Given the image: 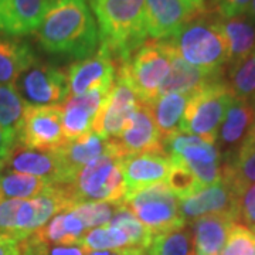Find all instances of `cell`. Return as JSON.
Masks as SVG:
<instances>
[{
    "instance_id": "cell-1",
    "label": "cell",
    "mask_w": 255,
    "mask_h": 255,
    "mask_svg": "<svg viewBox=\"0 0 255 255\" xmlns=\"http://www.w3.org/2000/svg\"><path fill=\"white\" fill-rule=\"evenodd\" d=\"M36 36L47 53L78 60L95 54L100 43L97 21L87 0H53Z\"/></svg>"
},
{
    "instance_id": "cell-2",
    "label": "cell",
    "mask_w": 255,
    "mask_h": 255,
    "mask_svg": "<svg viewBox=\"0 0 255 255\" xmlns=\"http://www.w3.org/2000/svg\"><path fill=\"white\" fill-rule=\"evenodd\" d=\"M98 23L100 48L105 50L117 70L145 44V0H90Z\"/></svg>"
},
{
    "instance_id": "cell-3",
    "label": "cell",
    "mask_w": 255,
    "mask_h": 255,
    "mask_svg": "<svg viewBox=\"0 0 255 255\" xmlns=\"http://www.w3.org/2000/svg\"><path fill=\"white\" fill-rule=\"evenodd\" d=\"M176 54L193 67L204 71H223L228 64V46L220 17L199 16L167 38Z\"/></svg>"
},
{
    "instance_id": "cell-4",
    "label": "cell",
    "mask_w": 255,
    "mask_h": 255,
    "mask_svg": "<svg viewBox=\"0 0 255 255\" xmlns=\"http://www.w3.org/2000/svg\"><path fill=\"white\" fill-rule=\"evenodd\" d=\"M63 186L70 193L74 206L98 201L124 204L127 196L121 159L112 152L85 164L73 182Z\"/></svg>"
},
{
    "instance_id": "cell-5",
    "label": "cell",
    "mask_w": 255,
    "mask_h": 255,
    "mask_svg": "<svg viewBox=\"0 0 255 255\" xmlns=\"http://www.w3.org/2000/svg\"><path fill=\"white\" fill-rule=\"evenodd\" d=\"M234 95L224 78L210 82L190 95L180 125V132L201 137L203 140L217 142L219 130Z\"/></svg>"
},
{
    "instance_id": "cell-6",
    "label": "cell",
    "mask_w": 255,
    "mask_h": 255,
    "mask_svg": "<svg viewBox=\"0 0 255 255\" xmlns=\"http://www.w3.org/2000/svg\"><path fill=\"white\" fill-rule=\"evenodd\" d=\"M173 46L169 40L146 43L122 64L117 73L122 74L143 104H150L159 97V88L170 70L173 60Z\"/></svg>"
},
{
    "instance_id": "cell-7",
    "label": "cell",
    "mask_w": 255,
    "mask_h": 255,
    "mask_svg": "<svg viewBox=\"0 0 255 255\" xmlns=\"http://www.w3.org/2000/svg\"><path fill=\"white\" fill-rule=\"evenodd\" d=\"M124 204H127L153 236L186 226L179 210L177 197L166 183H159L129 194Z\"/></svg>"
},
{
    "instance_id": "cell-8",
    "label": "cell",
    "mask_w": 255,
    "mask_h": 255,
    "mask_svg": "<svg viewBox=\"0 0 255 255\" xmlns=\"http://www.w3.org/2000/svg\"><path fill=\"white\" fill-rule=\"evenodd\" d=\"M13 87L30 107H61L70 94L67 74L38 60L18 75Z\"/></svg>"
},
{
    "instance_id": "cell-9",
    "label": "cell",
    "mask_w": 255,
    "mask_h": 255,
    "mask_svg": "<svg viewBox=\"0 0 255 255\" xmlns=\"http://www.w3.org/2000/svg\"><path fill=\"white\" fill-rule=\"evenodd\" d=\"M143 104L122 74L117 73L115 84L94 121L92 132L105 139L118 137L136 108Z\"/></svg>"
},
{
    "instance_id": "cell-10",
    "label": "cell",
    "mask_w": 255,
    "mask_h": 255,
    "mask_svg": "<svg viewBox=\"0 0 255 255\" xmlns=\"http://www.w3.org/2000/svg\"><path fill=\"white\" fill-rule=\"evenodd\" d=\"M112 152L119 159L139 153H163L162 136L147 104H140L118 137L110 139ZM164 155V153H163Z\"/></svg>"
},
{
    "instance_id": "cell-11",
    "label": "cell",
    "mask_w": 255,
    "mask_h": 255,
    "mask_svg": "<svg viewBox=\"0 0 255 255\" xmlns=\"http://www.w3.org/2000/svg\"><path fill=\"white\" fill-rule=\"evenodd\" d=\"M61 107H26L17 143L40 150H54L63 146Z\"/></svg>"
},
{
    "instance_id": "cell-12",
    "label": "cell",
    "mask_w": 255,
    "mask_h": 255,
    "mask_svg": "<svg viewBox=\"0 0 255 255\" xmlns=\"http://www.w3.org/2000/svg\"><path fill=\"white\" fill-rule=\"evenodd\" d=\"M241 194L227 180L204 187L179 203V210L184 221H194L209 214H227L240 223Z\"/></svg>"
},
{
    "instance_id": "cell-13",
    "label": "cell",
    "mask_w": 255,
    "mask_h": 255,
    "mask_svg": "<svg viewBox=\"0 0 255 255\" xmlns=\"http://www.w3.org/2000/svg\"><path fill=\"white\" fill-rule=\"evenodd\" d=\"M65 74L73 95L91 91L110 92L117 78V64L105 50L100 48L97 54L71 64Z\"/></svg>"
},
{
    "instance_id": "cell-14",
    "label": "cell",
    "mask_w": 255,
    "mask_h": 255,
    "mask_svg": "<svg viewBox=\"0 0 255 255\" xmlns=\"http://www.w3.org/2000/svg\"><path fill=\"white\" fill-rule=\"evenodd\" d=\"M146 31L155 40H167L193 18L203 16L189 0H145Z\"/></svg>"
},
{
    "instance_id": "cell-15",
    "label": "cell",
    "mask_w": 255,
    "mask_h": 255,
    "mask_svg": "<svg viewBox=\"0 0 255 255\" xmlns=\"http://www.w3.org/2000/svg\"><path fill=\"white\" fill-rule=\"evenodd\" d=\"M110 92L91 91L84 95H73L64 102L61 125L67 142L92 133L94 121L105 105Z\"/></svg>"
},
{
    "instance_id": "cell-16",
    "label": "cell",
    "mask_w": 255,
    "mask_h": 255,
    "mask_svg": "<svg viewBox=\"0 0 255 255\" xmlns=\"http://www.w3.org/2000/svg\"><path fill=\"white\" fill-rule=\"evenodd\" d=\"M121 167L127 186V196H129L166 182L172 169V159L163 153H139L122 157Z\"/></svg>"
},
{
    "instance_id": "cell-17",
    "label": "cell",
    "mask_w": 255,
    "mask_h": 255,
    "mask_svg": "<svg viewBox=\"0 0 255 255\" xmlns=\"http://www.w3.org/2000/svg\"><path fill=\"white\" fill-rule=\"evenodd\" d=\"M111 152L112 147H111L110 139L101 137L94 132L71 142H65L63 146L55 149L63 172V182L60 184L71 183L85 164Z\"/></svg>"
},
{
    "instance_id": "cell-18",
    "label": "cell",
    "mask_w": 255,
    "mask_h": 255,
    "mask_svg": "<svg viewBox=\"0 0 255 255\" xmlns=\"http://www.w3.org/2000/svg\"><path fill=\"white\" fill-rule=\"evenodd\" d=\"M4 169L16 173L41 177L48 184H60L63 182L61 164L57 157L55 149L40 150L16 143Z\"/></svg>"
},
{
    "instance_id": "cell-19",
    "label": "cell",
    "mask_w": 255,
    "mask_h": 255,
    "mask_svg": "<svg viewBox=\"0 0 255 255\" xmlns=\"http://www.w3.org/2000/svg\"><path fill=\"white\" fill-rule=\"evenodd\" d=\"M220 78H224L223 71H214V73L204 71L187 64L179 55L174 54L170 64V70L159 88V97L166 94L193 95L207 84Z\"/></svg>"
},
{
    "instance_id": "cell-20",
    "label": "cell",
    "mask_w": 255,
    "mask_h": 255,
    "mask_svg": "<svg viewBox=\"0 0 255 255\" xmlns=\"http://www.w3.org/2000/svg\"><path fill=\"white\" fill-rule=\"evenodd\" d=\"M53 0H6L4 31L9 36H24L36 31Z\"/></svg>"
},
{
    "instance_id": "cell-21",
    "label": "cell",
    "mask_w": 255,
    "mask_h": 255,
    "mask_svg": "<svg viewBox=\"0 0 255 255\" xmlns=\"http://www.w3.org/2000/svg\"><path fill=\"white\" fill-rule=\"evenodd\" d=\"M237 221L227 214H209L193 223L194 251L207 255H219L226 244L228 233Z\"/></svg>"
},
{
    "instance_id": "cell-22",
    "label": "cell",
    "mask_w": 255,
    "mask_h": 255,
    "mask_svg": "<svg viewBox=\"0 0 255 255\" xmlns=\"http://www.w3.org/2000/svg\"><path fill=\"white\" fill-rule=\"evenodd\" d=\"M254 104L250 101L234 98L230 104L217 137L220 139V145L227 150V155L230 157L233 156L234 147L237 145L241 146L244 137L247 136L254 121Z\"/></svg>"
},
{
    "instance_id": "cell-23",
    "label": "cell",
    "mask_w": 255,
    "mask_h": 255,
    "mask_svg": "<svg viewBox=\"0 0 255 255\" xmlns=\"http://www.w3.org/2000/svg\"><path fill=\"white\" fill-rule=\"evenodd\" d=\"M37 60L26 41L0 36V85H13L18 75Z\"/></svg>"
},
{
    "instance_id": "cell-24",
    "label": "cell",
    "mask_w": 255,
    "mask_h": 255,
    "mask_svg": "<svg viewBox=\"0 0 255 255\" xmlns=\"http://www.w3.org/2000/svg\"><path fill=\"white\" fill-rule=\"evenodd\" d=\"M221 28L228 46V64L241 61L255 50V23L247 14L221 20Z\"/></svg>"
},
{
    "instance_id": "cell-25",
    "label": "cell",
    "mask_w": 255,
    "mask_h": 255,
    "mask_svg": "<svg viewBox=\"0 0 255 255\" xmlns=\"http://www.w3.org/2000/svg\"><path fill=\"white\" fill-rule=\"evenodd\" d=\"M190 95L184 94H166L147 104L162 139L180 132V125Z\"/></svg>"
},
{
    "instance_id": "cell-26",
    "label": "cell",
    "mask_w": 255,
    "mask_h": 255,
    "mask_svg": "<svg viewBox=\"0 0 255 255\" xmlns=\"http://www.w3.org/2000/svg\"><path fill=\"white\" fill-rule=\"evenodd\" d=\"M26 107L13 85H0V128L13 143H17Z\"/></svg>"
},
{
    "instance_id": "cell-27",
    "label": "cell",
    "mask_w": 255,
    "mask_h": 255,
    "mask_svg": "<svg viewBox=\"0 0 255 255\" xmlns=\"http://www.w3.org/2000/svg\"><path fill=\"white\" fill-rule=\"evenodd\" d=\"M147 255H194L193 234L186 226L153 236Z\"/></svg>"
},
{
    "instance_id": "cell-28",
    "label": "cell",
    "mask_w": 255,
    "mask_h": 255,
    "mask_svg": "<svg viewBox=\"0 0 255 255\" xmlns=\"http://www.w3.org/2000/svg\"><path fill=\"white\" fill-rule=\"evenodd\" d=\"M7 173L1 174L0 190L4 199H34L48 189V183L37 176L16 173L6 170Z\"/></svg>"
},
{
    "instance_id": "cell-29",
    "label": "cell",
    "mask_w": 255,
    "mask_h": 255,
    "mask_svg": "<svg viewBox=\"0 0 255 255\" xmlns=\"http://www.w3.org/2000/svg\"><path fill=\"white\" fill-rule=\"evenodd\" d=\"M108 226L122 230L127 234L130 247L133 248L147 250L153 240V234L135 217V214L130 211L127 204L117 206Z\"/></svg>"
},
{
    "instance_id": "cell-30",
    "label": "cell",
    "mask_w": 255,
    "mask_h": 255,
    "mask_svg": "<svg viewBox=\"0 0 255 255\" xmlns=\"http://www.w3.org/2000/svg\"><path fill=\"white\" fill-rule=\"evenodd\" d=\"M230 90L234 98L255 101V50L241 61L230 65Z\"/></svg>"
},
{
    "instance_id": "cell-31",
    "label": "cell",
    "mask_w": 255,
    "mask_h": 255,
    "mask_svg": "<svg viewBox=\"0 0 255 255\" xmlns=\"http://www.w3.org/2000/svg\"><path fill=\"white\" fill-rule=\"evenodd\" d=\"M78 246L90 254L94 251H104V250H121L130 247L127 234L119 228L105 226L92 230L82 236Z\"/></svg>"
},
{
    "instance_id": "cell-32",
    "label": "cell",
    "mask_w": 255,
    "mask_h": 255,
    "mask_svg": "<svg viewBox=\"0 0 255 255\" xmlns=\"http://www.w3.org/2000/svg\"><path fill=\"white\" fill-rule=\"evenodd\" d=\"M166 182L169 189L173 191V194L179 200L190 197L194 193L204 189L197 177L191 173L190 169L179 160H172V169Z\"/></svg>"
},
{
    "instance_id": "cell-33",
    "label": "cell",
    "mask_w": 255,
    "mask_h": 255,
    "mask_svg": "<svg viewBox=\"0 0 255 255\" xmlns=\"http://www.w3.org/2000/svg\"><path fill=\"white\" fill-rule=\"evenodd\" d=\"M118 204L98 201V203H80L71 211L81 220L85 230L92 227H105L110 224Z\"/></svg>"
},
{
    "instance_id": "cell-34",
    "label": "cell",
    "mask_w": 255,
    "mask_h": 255,
    "mask_svg": "<svg viewBox=\"0 0 255 255\" xmlns=\"http://www.w3.org/2000/svg\"><path fill=\"white\" fill-rule=\"evenodd\" d=\"M254 250V233L244 224L236 223L230 230L227 241L219 255H253Z\"/></svg>"
},
{
    "instance_id": "cell-35",
    "label": "cell",
    "mask_w": 255,
    "mask_h": 255,
    "mask_svg": "<svg viewBox=\"0 0 255 255\" xmlns=\"http://www.w3.org/2000/svg\"><path fill=\"white\" fill-rule=\"evenodd\" d=\"M23 200L4 199L0 201V236H10L14 238L17 210Z\"/></svg>"
},
{
    "instance_id": "cell-36",
    "label": "cell",
    "mask_w": 255,
    "mask_h": 255,
    "mask_svg": "<svg viewBox=\"0 0 255 255\" xmlns=\"http://www.w3.org/2000/svg\"><path fill=\"white\" fill-rule=\"evenodd\" d=\"M251 1L253 0H219V3L216 4L217 16L221 20H227L246 14Z\"/></svg>"
},
{
    "instance_id": "cell-37",
    "label": "cell",
    "mask_w": 255,
    "mask_h": 255,
    "mask_svg": "<svg viewBox=\"0 0 255 255\" xmlns=\"http://www.w3.org/2000/svg\"><path fill=\"white\" fill-rule=\"evenodd\" d=\"M20 255H46L47 244L37 240L33 234L18 243Z\"/></svg>"
},
{
    "instance_id": "cell-38",
    "label": "cell",
    "mask_w": 255,
    "mask_h": 255,
    "mask_svg": "<svg viewBox=\"0 0 255 255\" xmlns=\"http://www.w3.org/2000/svg\"><path fill=\"white\" fill-rule=\"evenodd\" d=\"M46 255H87L80 246H47Z\"/></svg>"
},
{
    "instance_id": "cell-39",
    "label": "cell",
    "mask_w": 255,
    "mask_h": 255,
    "mask_svg": "<svg viewBox=\"0 0 255 255\" xmlns=\"http://www.w3.org/2000/svg\"><path fill=\"white\" fill-rule=\"evenodd\" d=\"M14 145H16V143H13L9 137L4 135V132H3L1 128H0V166H1V167H4L6 163H7L10 153H11Z\"/></svg>"
},
{
    "instance_id": "cell-40",
    "label": "cell",
    "mask_w": 255,
    "mask_h": 255,
    "mask_svg": "<svg viewBox=\"0 0 255 255\" xmlns=\"http://www.w3.org/2000/svg\"><path fill=\"white\" fill-rule=\"evenodd\" d=\"M0 255H20L17 240L10 236H0Z\"/></svg>"
},
{
    "instance_id": "cell-41",
    "label": "cell",
    "mask_w": 255,
    "mask_h": 255,
    "mask_svg": "<svg viewBox=\"0 0 255 255\" xmlns=\"http://www.w3.org/2000/svg\"><path fill=\"white\" fill-rule=\"evenodd\" d=\"M253 104H254V111H255V101L253 102ZM254 149H255V112H254V121H253V124H251V128H250V130H248L247 136L244 137V140H243V143H241V146H240V149H238L236 155H238V153H246V152L254 150Z\"/></svg>"
},
{
    "instance_id": "cell-42",
    "label": "cell",
    "mask_w": 255,
    "mask_h": 255,
    "mask_svg": "<svg viewBox=\"0 0 255 255\" xmlns=\"http://www.w3.org/2000/svg\"><path fill=\"white\" fill-rule=\"evenodd\" d=\"M136 251V248L133 247H128V248H121L115 251H94L88 255H133Z\"/></svg>"
},
{
    "instance_id": "cell-43",
    "label": "cell",
    "mask_w": 255,
    "mask_h": 255,
    "mask_svg": "<svg viewBox=\"0 0 255 255\" xmlns=\"http://www.w3.org/2000/svg\"><path fill=\"white\" fill-rule=\"evenodd\" d=\"M4 18H6V0H0V31H4Z\"/></svg>"
},
{
    "instance_id": "cell-44",
    "label": "cell",
    "mask_w": 255,
    "mask_h": 255,
    "mask_svg": "<svg viewBox=\"0 0 255 255\" xmlns=\"http://www.w3.org/2000/svg\"><path fill=\"white\" fill-rule=\"evenodd\" d=\"M189 1L200 14H206V1L204 0H189Z\"/></svg>"
},
{
    "instance_id": "cell-45",
    "label": "cell",
    "mask_w": 255,
    "mask_h": 255,
    "mask_svg": "<svg viewBox=\"0 0 255 255\" xmlns=\"http://www.w3.org/2000/svg\"><path fill=\"white\" fill-rule=\"evenodd\" d=\"M246 14L255 23V0H253V1H251V4L248 6V9H247Z\"/></svg>"
},
{
    "instance_id": "cell-46",
    "label": "cell",
    "mask_w": 255,
    "mask_h": 255,
    "mask_svg": "<svg viewBox=\"0 0 255 255\" xmlns=\"http://www.w3.org/2000/svg\"><path fill=\"white\" fill-rule=\"evenodd\" d=\"M133 255H147V253H146V250H143V248H136V251H135Z\"/></svg>"
},
{
    "instance_id": "cell-47",
    "label": "cell",
    "mask_w": 255,
    "mask_h": 255,
    "mask_svg": "<svg viewBox=\"0 0 255 255\" xmlns=\"http://www.w3.org/2000/svg\"><path fill=\"white\" fill-rule=\"evenodd\" d=\"M3 169H4V167L0 166V180H1V170H3ZM1 200H3V197H1V190H0V201Z\"/></svg>"
},
{
    "instance_id": "cell-48",
    "label": "cell",
    "mask_w": 255,
    "mask_h": 255,
    "mask_svg": "<svg viewBox=\"0 0 255 255\" xmlns=\"http://www.w3.org/2000/svg\"><path fill=\"white\" fill-rule=\"evenodd\" d=\"M211 3H213V4H214V6H216V4H217V3H219V0H211Z\"/></svg>"
},
{
    "instance_id": "cell-49",
    "label": "cell",
    "mask_w": 255,
    "mask_h": 255,
    "mask_svg": "<svg viewBox=\"0 0 255 255\" xmlns=\"http://www.w3.org/2000/svg\"><path fill=\"white\" fill-rule=\"evenodd\" d=\"M253 255H255V250H254V254H253Z\"/></svg>"
}]
</instances>
